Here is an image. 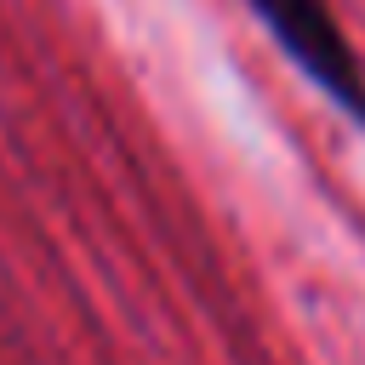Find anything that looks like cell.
Wrapping results in <instances>:
<instances>
[{
  "label": "cell",
  "mask_w": 365,
  "mask_h": 365,
  "mask_svg": "<svg viewBox=\"0 0 365 365\" xmlns=\"http://www.w3.org/2000/svg\"><path fill=\"white\" fill-rule=\"evenodd\" d=\"M257 23L274 34V46L291 57V68L354 125H365V63L348 46L331 0H245Z\"/></svg>",
  "instance_id": "obj_1"
}]
</instances>
